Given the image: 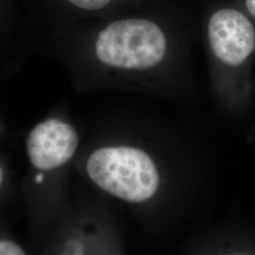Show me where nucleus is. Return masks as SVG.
<instances>
[{"label": "nucleus", "instance_id": "nucleus-1", "mask_svg": "<svg viewBox=\"0 0 255 255\" xmlns=\"http://www.w3.org/2000/svg\"><path fill=\"white\" fill-rule=\"evenodd\" d=\"M86 170L102 190L123 201L139 203L154 196L159 174L146 152L127 146L101 147L87 160Z\"/></svg>", "mask_w": 255, "mask_h": 255}, {"label": "nucleus", "instance_id": "nucleus-2", "mask_svg": "<svg viewBox=\"0 0 255 255\" xmlns=\"http://www.w3.org/2000/svg\"><path fill=\"white\" fill-rule=\"evenodd\" d=\"M166 51L162 29L145 19H124L111 23L96 42L102 64L123 69H146L161 63Z\"/></svg>", "mask_w": 255, "mask_h": 255}, {"label": "nucleus", "instance_id": "nucleus-3", "mask_svg": "<svg viewBox=\"0 0 255 255\" xmlns=\"http://www.w3.org/2000/svg\"><path fill=\"white\" fill-rule=\"evenodd\" d=\"M79 146V136L70 124L59 119L38 123L29 131L26 150L32 166L51 171L69 162Z\"/></svg>", "mask_w": 255, "mask_h": 255}, {"label": "nucleus", "instance_id": "nucleus-4", "mask_svg": "<svg viewBox=\"0 0 255 255\" xmlns=\"http://www.w3.org/2000/svg\"><path fill=\"white\" fill-rule=\"evenodd\" d=\"M208 36L214 54L228 65L243 64L255 50V27L237 9L216 11L210 18Z\"/></svg>", "mask_w": 255, "mask_h": 255}, {"label": "nucleus", "instance_id": "nucleus-5", "mask_svg": "<svg viewBox=\"0 0 255 255\" xmlns=\"http://www.w3.org/2000/svg\"><path fill=\"white\" fill-rule=\"evenodd\" d=\"M25 250L18 243L9 239H0V255H24Z\"/></svg>", "mask_w": 255, "mask_h": 255}, {"label": "nucleus", "instance_id": "nucleus-6", "mask_svg": "<svg viewBox=\"0 0 255 255\" xmlns=\"http://www.w3.org/2000/svg\"><path fill=\"white\" fill-rule=\"evenodd\" d=\"M74 6L88 9V10H97L105 8L111 0H67Z\"/></svg>", "mask_w": 255, "mask_h": 255}, {"label": "nucleus", "instance_id": "nucleus-7", "mask_svg": "<svg viewBox=\"0 0 255 255\" xmlns=\"http://www.w3.org/2000/svg\"><path fill=\"white\" fill-rule=\"evenodd\" d=\"M247 9L255 17V0H246Z\"/></svg>", "mask_w": 255, "mask_h": 255}, {"label": "nucleus", "instance_id": "nucleus-8", "mask_svg": "<svg viewBox=\"0 0 255 255\" xmlns=\"http://www.w3.org/2000/svg\"><path fill=\"white\" fill-rule=\"evenodd\" d=\"M4 181H5V171L2 167V165L0 164V189L4 183Z\"/></svg>", "mask_w": 255, "mask_h": 255}]
</instances>
